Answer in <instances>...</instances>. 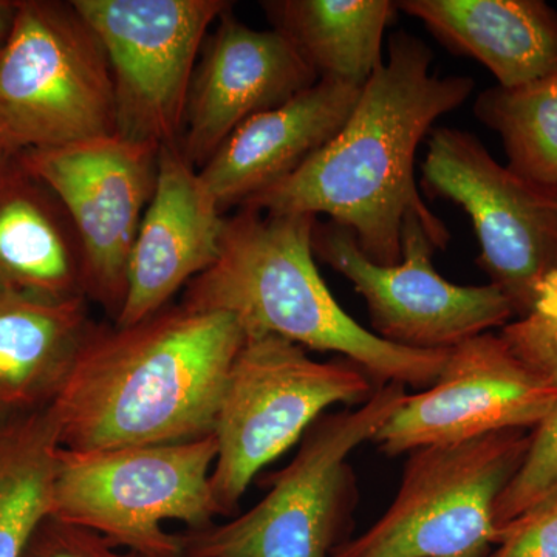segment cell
<instances>
[{
	"label": "cell",
	"mask_w": 557,
	"mask_h": 557,
	"mask_svg": "<svg viewBox=\"0 0 557 557\" xmlns=\"http://www.w3.org/2000/svg\"><path fill=\"white\" fill-rule=\"evenodd\" d=\"M434 54L405 30L388 39L387 61L364 84L343 129L298 171L242 208L329 215L354 233L372 262L397 265L403 228L431 215L416 182L418 146L435 121L467 102L469 76L431 72Z\"/></svg>",
	"instance_id": "6da1fadb"
},
{
	"label": "cell",
	"mask_w": 557,
	"mask_h": 557,
	"mask_svg": "<svg viewBox=\"0 0 557 557\" xmlns=\"http://www.w3.org/2000/svg\"><path fill=\"white\" fill-rule=\"evenodd\" d=\"M245 333L219 311L168 306L127 327H95L50 406L64 449L170 445L214 431Z\"/></svg>",
	"instance_id": "7a4b0ae2"
},
{
	"label": "cell",
	"mask_w": 557,
	"mask_h": 557,
	"mask_svg": "<svg viewBox=\"0 0 557 557\" xmlns=\"http://www.w3.org/2000/svg\"><path fill=\"white\" fill-rule=\"evenodd\" d=\"M317 220L242 208L226 218L218 258L186 285L180 306L230 314L245 336L273 335L311 350L335 351L376 384L432 386L449 350L395 346L348 317L314 262Z\"/></svg>",
	"instance_id": "3957f363"
},
{
	"label": "cell",
	"mask_w": 557,
	"mask_h": 557,
	"mask_svg": "<svg viewBox=\"0 0 557 557\" xmlns=\"http://www.w3.org/2000/svg\"><path fill=\"white\" fill-rule=\"evenodd\" d=\"M379 386L350 359L317 361L292 341L245 336L212 431L218 515H231L256 475L300 442L330 406L362 405Z\"/></svg>",
	"instance_id": "277c9868"
},
{
	"label": "cell",
	"mask_w": 557,
	"mask_h": 557,
	"mask_svg": "<svg viewBox=\"0 0 557 557\" xmlns=\"http://www.w3.org/2000/svg\"><path fill=\"white\" fill-rule=\"evenodd\" d=\"M214 434L170 445L78 453L61 448L51 518L87 528L139 557H183L185 539L164 530L211 527Z\"/></svg>",
	"instance_id": "5b68a950"
},
{
	"label": "cell",
	"mask_w": 557,
	"mask_h": 557,
	"mask_svg": "<svg viewBox=\"0 0 557 557\" xmlns=\"http://www.w3.org/2000/svg\"><path fill=\"white\" fill-rule=\"evenodd\" d=\"M406 397L380 384L357 409L322 416L287 467L269 479L262 500L239 518L185 536V557H332L357 500L348 457L373 442Z\"/></svg>",
	"instance_id": "8992f818"
},
{
	"label": "cell",
	"mask_w": 557,
	"mask_h": 557,
	"mask_svg": "<svg viewBox=\"0 0 557 557\" xmlns=\"http://www.w3.org/2000/svg\"><path fill=\"white\" fill-rule=\"evenodd\" d=\"M108 54L72 2L22 0L0 46V143L11 156L115 134Z\"/></svg>",
	"instance_id": "52a82bcc"
},
{
	"label": "cell",
	"mask_w": 557,
	"mask_h": 557,
	"mask_svg": "<svg viewBox=\"0 0 557 557\" xmlns=\"http://www.w3.org/2000/svg\"><path fill=\"white\" fill-rule=\"evenodd\" d=\"M530 437L518 429L412 450L391 507L332 557H486L498 542V497Z\"/></svg>",
	"instance_id": "ba28073f"
},
{
	"label": "cell",
	"mask_w": 557,
	"mask_h": 557,
	"mask_svg": "<svg viewBox=\"0 0 557 557\" xmlns=\"http://www.w3.org/2000/svg\"><path fill=\"white\" fill-rule=\"evenodd\" d=\"M449 242L434 214L412 215L403 228V258L397 265L372 262L350 230L314 223V258L354 284L368 304L372 332L395 346L448 351L516 318L508 296L494 284L463 287L440 276L432 265L435 249Z\"/></svg>",
	"instance_id": "9c48e42d"
},
{
	"label": "cell",
	"mask_w": 557,
	"mask_h": 557,
	"mask_svg": "<svg viewBox=\"0 0 557 557\" xmlns=\"http://www.w3.org/2000/svg\"><path fill=\"white\" fill-rule=\"evenodd\" d=\"M97 33L112 73L115 134L145 145H178L190 83L225 0H73Z\"/></svg>",
	"instance_id": "30bf717a"
},
{
	"label": "cell",
	"mask_w": 557,
	"mask_h": 557,
	"mask_svg": "<svg viewBox=\"0 0 557 557\" xmlns=\"http://www.w3.org/2000/svg\"><path fill=\"white\" fill-rule=\"evenodd\" d=\"M421 188L467 211L480 267L523 317L542 278L557 270V197L502 166L475 135L453 127L432 132Z\"/></svg>",
	"instance_id": "8fae6325"
},
{
	"label": "cell",
	"mask_w": 557,
	"mask_h": 557,
	"mask_svg": "<svg viewBox=\"0 0 557 557\" xmlns=\"http://www.w3.org/2000/svg\"><path fill=\"white\" fill-rule=\"evenodd\" d=\"M159 157L157 146L116 134L17 156L67 212L83 252L86 298L113 319L126 298L131 251L156 190Z\"/></svg>",
	"instance_id": "7c38bea8"
},
{
	"label": "cell",
	"mask_w": 557,
	"mask_h": 557,
	"mask_svg": "<svg viewBox=\"0 0 557 557\" xmlns=\"http://www.w3.org/2000/svg\"><path fill=\"white\" fill-rule=\"evenodd\" d=\"M557 391L527 368L500 335L483 333L450 348L432 386L406 394L373 442L387 456L502 431H531Z\"/></svg>",
	"instance_id": "4fadbf2b"
},
{
	"label": "cell",
	"mask_w": 557,
	"mask_h": 557,
	"mask_svg": "<svg viewBox=\"0 0 557 557\" xmlns=\"http://www.w3.org/2000/svg\"><path fill=\"white\" fill-rule=\"evenodd\" d=\"M231 10L205 44L186 104L180 150L199 171L242 123L319 81L284 33L256 30Z\"/></svg>",
	"instance_id": "5bb4252c"
},
{
	"label": "cell",
	"mask_w": 557,
	"mask_h": 557,
	"mask_svg": "<svg viewBox=\"0 0 557 557\" xmlns=\"http://www.w3.org/2000/svg\"><path fill=\"white\" fill-rule=\"evenodd\" d=\"M178 145L160 148L159 175L132 247L127 289L115 325L127 327L171 299L218 258L226 218Z\"/></svg>",
	"instance_id": "9a60e30c"
},
{
	"label": "cell",
	"mask_w": 557,
	"mask_h": 557,
	"mask_svg": "<svg viewBox=\"0 0 557 557\" xmlns=\"http://www.w3.org/2000/svg\"><path fill=\"white\" fill-rule=\"evenodd\" d=\"M361 89L319 79L285 104L242 123L199 171L220 209L244 207L298 171L343 129Z\"/></svg>",
	"instance_id": "2e32d148"
},
{
	"label": "cell",
	"mask_w": 557,
	"mask_h": 557,
	"mask_svg": "<svg viewBox=\"0 0 557 557\" xmlns=\"http://www.w3.org/2000/svg\"><path fill=\"white\" fill-rule=\"evenodd\" d=\"M450 51L485 65L497 86L557 72V11L542 0H403Z\"/></svg>",
	"instance_id": "e0dca14e"
},
{
	"label": "cell",
	"mask_w": 557,
	"mask_h": 557,
	"mask_svg": "<svg viewBox=\"0 0 557 557\" xmlns=\"http://www.w3.org/2000/svg\"><path fill=\"white\" fill-rule=\"evenodd\" d=\"M95 327L86 298L0 288V421L53 405Z\"/></svg>",
	"instance_id": "ac0fdd59"
},
{
	"label": "cell",
	"mask_w": 557,
	"mask_h": 557,
	"mask_svg": "<svg viewBox=\"0 0 557 557\" xmlns=\"http://www.w3.org/2000/svg\"><path fill=\"white\" fill-rule=\"evenodd\" d=\"M0 288L40 299L86 298L83 252L67 212L17 157L0 171Z\"/></svg>",
	"instance_id": "d6986e66"
},
{
	"label": "cell",
	"mask_w": 557,
	"mask_h": 557,
	"mask_svg": "<svg viewBox=\"0 0 557 557\" xmlns=\"http://www.w3.org/2000/svg\"><path fill=\"white\" fill-rule=\"evenodd\" d=\"M319 79L364 87L383 65L384 32L398 11L391 0H273L263 2Z\"/></svg>",
	"instance_id": "ffe728a7"
},
{
	"label": "cell",
	"mask_w": 557,
	"mask_h": 557,
	"mask_svg": "<svg viewBox=\"0 0 557 557\" xmlns=\"http://www.w3.org/2000/svg\"><path fill=\"white\" fill-rule=\"evenodd\" d=\"M61 448L50 406L0 421V557H24L50 518Z\"/></svg>",
	"instance_id": "44dd1931"
},
{
	"label": "cell",
	"mask_w": 557,
	"mask_h": 557,
	"mask_svg": "<svg viewBox=\"0 0 557 557\" xmlns=\"http://www.w3.org/2000/svg\"><path fill=\"white\" fill-rule=\"evenodd\" d=\"M474 113L504 143L509 170L557 197V72L516 87H490Z\"/></svg>",
	"instance_id": "7402d4cb"
},
{
	"label": "cell",
	"mask_w": 557,
	"mask_h": 557,
	"mask_svg": "<svg viewBox=\"0 0 557 557\" xmlns=\"http://www.w3.org/2000/svg\"><path fill=\"white\" fill-rule=\"evenodd\" d=\"M557 498V401L531 429L522 463L498 497L496 522L500 531L547 507Z\"/></svg>",
	"instance_id": "603a6c76"
},
{
	"label": "cell",
	"mask_w": 557,
	"mask_h": 557,
	"mask_svg": "<svg viewBox=\"0 0 557 557\" xmlns=\"http://www.w3.org/2000/svg\"><path fill=\"white\" fill-rule=\"evenodd\" d=\"M500 338L528 369L557 391V270L542 278L531 309L504 325Z\"/></svg>",
	"instance_id": "cb8c5ba5"
},
{
	"label": "cell",
	"mask_w": 557,
	"mask_h": 557,
	"mask_svg": "<svg viewBox=\"0 0 557 557\" xmlns=\"http://www.w3.org/2000/svg\"><path fill=\"white\" fill-rule=\"evenodd\" d=\"M24 557H139L87 528L57 518L40 523Z\"/></svg>",
	"instance_id": "d4e9b609"
},
{
	"label": "cell",
	"mask_w": 557,
	"mask_h": 557,
	"mask_svg": "<svg viewBox=\"0 0 557 557\" xmlns=\"http://www.w3.org/2000/svg\"><path fill=\"white\" fill-rule=\"evenodd\" d=\"M486 557H557V498L502 530Z\"/></svg>",
	"instance_id": "484cf974"
},
{
	"label": "cell",
	"mask_w": 557,
	"mask_h": 557,
	"mask_svg": "<svg viewBox=\"0 0 557 557\" xmlns=\"http://www.w3.org/2000/svg\"><path fill=\"white\" fill-rule=\"evenodd\" d=\"M17 2L10 0H0V46L7 39L13 25L14 16H16Z\"/></svg>",
	"instance_id": "4316f807"
},
{
	"label": "cell",
	"mask_w": 557,
	"mask_h": 557,
	"mask_svg": "<svg viewBox=\"0 0 557 557\" xmlns=\"http://www.w3.org/2000/svg\"><path fill=\"white\" fill-rule=\"evenodd\" d=\"M13 157L14 156H11V153L7 152V149L3 148L2 143H0V171H2V168L5 166V164L9 163Z\"/></svg>",
	"instance_id": "83f0119b"
},
{
	"label": "cell",
	"mask_w": 557,
	"mask_h": 557,
	"mask_svg": "<svg viewBox=\"0 0 557 557\" xmlns=\"http://www.w3.org/2000/svg\"><path fill=\"white\" fill-rule=\"evenodd\" d=\"M183 557H185V556H183Z\"/></svg>",
	"instance_id": "f1b7e54d"
}]
</instances>
